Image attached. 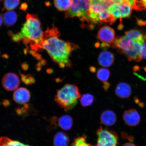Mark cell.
Wrapping results in <instances>:
<instances>
[{
    "label": "cell",
    "mask_w": 146,
    "mask_h": 146,
    "mask_svg": "<svg viewBox=\"0 0 146 146\" xmlns=\"http://www.w3.org/2000/svg\"><path fill=\"white\" fill-rule=\"evenodd\" d=\"M72 2V0H54V5L60 11H66L70 8Z\"/></svg>",
    "instance_id": "obj_20"
},
{
    "label": "cell",
    "mask_w": 146,
    "mask_h": 146,
    "mask_svg": "<svg viewBox=\"0 0 146 146\" xmlns=\"http://www.w3.org/2000/svg\"><path fill=\"white\" fill-rule=\"evenodd\" d=\"M110 74L109 69L105 68L99 69L97 72V77L98 80L103 82V87L106 91L108 89L110 86V84L108 82Z\"/></svg>",
    "instance_id": "obj_15"
},
{
    "label": "cell",
    "mask_w": 146,
    "mask_h": 146,
    "mask_svg": "<svg viewBox=\"0 0 146 146\" xmlns=\"http://www.w3.org/2000/svg\"><path fill=\"white\" fill-rule=\"evenodd\" d=\"M114 60L113 54L109 51L105 50L100 53L98 61L100 66L106 68L111 66L114 63Z\"/></svg>",
    "instance_id": "obj_12"
},
{
    "label": "cell",
    "mask_w": 146,
    "mask_h": 146,
    "mask_svg": "<svg viewBox=\"0 0 146 146\" xmlns=\"http://www.w3.org/2000/svg\"><path fill=\"white\" fill-rule=\"evenodd\" d=\"M91 0H72L70 8L65 13L66 18L78 17L82 22H90L89 14Z\"/></svg>",
    "instance_id": "obj_5"
},
{
    "label": "cell",
    "mask_w": 146,
    "mask_h": 146,
    "mask_svg": "<svg viewBox=\"0 0 146 146\" xmlns=\"http://www.w3.org/2000/svg\"><path fill=\"white\" fill-rule=\"evenodd\" d=\"M97 135L96 146H117L118 145L117 135L113 131L101 127L98 129Z\"/></svg>",
    "instance_id": "obj_6"
},
{
    "label": "cell",
    "mask_w": 146,
    "mask_h": 146,
    "mask_svg": "<svg viewBox=\"0 0 146 146\" xmlns=\"http://www.w3.org/2000/svg\"><path fill=\"white\" fill-rule=\"evenodd\" d=\"M44 32L42 30L41 21L38 16L28 13L26 21L21 31L16 34L9 32V35L12 41L19 43L22 40L27 48L29 45L31 50L37 52L43 50L42 44Z\"/></svg>",
    "instance_id": "obj_2"
},
{
    "label": "cell",
    "mask_w": 146,
    "mask_h": 146,
    "mask_svg": "<svg viewBox=\"0 0 146 146\" xmlns=\"http://www.w3.org/2000/svg\"><path fill=\"white\" fill-rule=\"evenodd\" d=\"M98 39L101 44L98 45L102 48L107 49L110 47L114 48L115 34L113 29L108 26H104L100 29L97 34Z\"/></svg>",
    "instance_id": "obj_7"
},
{
    "label": "cell",
    "mask_w": 146,
    "mask_h": 146,
    "mask_svg": "<svg viewBox=\"0 0 146 146\" xmlns=\"http://www.w3.org/2000/svg\"><path fill=\"white\" fill-rule=\"evenodd\" d=\"M94 100V97L92 94H86L81 96L80 98V102L83 106L88 107L92 105Z\"/></svg>",
    "instance_id": "obj_22"
},
{
    "label": "cell",
    "mask_w": 146,
    "mask_h": 146,
    "mask_svg": "<svg viewBox=\"0 0 146 146\" xmlns=\"http://www.w3.org/2000/svg\"><path fill=\"white\" fill-rule=\"evenodd\" d=\"M22 67L24 70H26L28 69L29 68L28 65L27 64L25 63H23L22 64Z\"/></svg>",
    "instance_id": "obj_29"
},
{
    "label": "cell",
    "mask_w": 146,
    "mask_h": 146,
    "mask_svg": "<svg viewBox=\"0 0 146 146\" xmlns=\"http://www.w3.org/2000/svg\"><path fill=\"white\" fill-rule=\"evenodd\" d=\"M123 146H136L135 144L131 143H127L123 145Z\"/></svg>",
    "instance_id": "obj_31"
},
{
    "label": "cell",
    "mask_w": 146,
    "mask_h": 146,
    "mask_svg": "<svg viewBox=\"0 0 146 146\" xmlns=\"http://www.w3.org/2000/svg\"><path fill=\"white\" fill-rule=\"evenodd\" d=\"M30 94L25 88L21 87L16 89L14 93L13 98L16 103L24 104L27 103L30 100Z\"/></svg>",
    "instance_id": "obj_11"
},
{
    "label": "cell",
    "mask_w": 146,
    "mask_h": 146,
    "mask_svg": "<svg viewBox=\"0 0 146 146\" xmlns=\"http://www.w3.org/2000/svg\"><path fill=\"white\" fill-rule=\"evenodd\" d=\"M81 96L76 85L67 84L57 91L55 100L60 107L68 111L74 108Z\"/></svg>",
    "instance_id": "obj_4"
},
{
    "label": "cell",
    "mask_w": 146,
    "mask_h": 146,
    "mask_svg": "<svg viewBox=\"0 0 146 146\" xmlns=\"http://www.w3.org/2000/svg\"><path fill=\"white\" fill-rule=\"evenodd\" d=\"M132 8L127 1L121 3H113L109 6V12L115 19L126 18L130 16Z\"/></svg>",
    "instance_id": "obj_8"
},
{
    "label": "cell",
    "mask_w": 146,
    "mask_h": 146,
    "mask_svg": "<svg viewBox=\"0 0 146 146\" xmlns=\"http://www.w3.org/2000/svg\"><path fill=\"white\" fill-rule=\"evenodd\" d=\"M0 146H30L21 142L13 140L7 137L0 138Z\"/></svg>",
    "instance_id": "obj_21"
},
{
    "label": "cell",
    "mask_w": 146,
    "mask_h": 146,
    "mask_svg": "<svg viewBox=\"0 0 146 146\" xmlns=\"http://www.w3.org/2000/svg\"><path fill=\"white\" fill-rule=\"evenodd\" d=\"M27 5L26 4V3H24L21 5V10H26L27 8Z\"/></svg>",
    "instance_id": "obj_30"
},
{
    "label": "cell",
    "mask_w": 146,
    "mask_h": 146,
    "mask_svg": "<svg viewBox=\"0 0 146 146\" xmlns=\"http://www.w3.org/2000/svg\"><path fill=\"white\" fill-rule=\"evenodd\" d=\"M124 121L127 125L131 127H135L140 123V117L137 111L131 109L125 111L123 115Z\"/></svg>",
    "instance_id": "obj_10"
},
{
    "label": "cell",
    "mask_w": 146,
    "mask_h": 146,
    "mask_svg": "<svg viewBox=\"0 0 146 146\" xmlns=\"http://www.w3.org/2000/svg\"><path fill=\"white\" fill-rule=\"evenodd\" d=\"M112 3V4L113 3H121L123 2L127 1V0H107Z\"/></svg>",
    "instance_id": "obj_28"
},
{
    "label": "cell",
    "mask_w": 146,
    "mask_h": 146,
    "mask_svg": "<svg viewBox=\"0 0 146 146\" xmlns=\"http://www.w3.org/2000/svg\"><path fill=\"white\" fill-rule=\"evenodd\" d=\"M126 36L135 41L145 42L146 41V35H145L140 31L132 30L127 31L125 32Z\"/></svg>",
    "instance_id": "obj_19"
},
{
    "label": "cell",
    "mask_w": 146,
    "mask_h": 146,
    "mask_svg": "<svg viewBox=\"0 0 146 146\" xmlns=\"http://www.w3.org/2000/svg\"><path fill=\"white\" fill-rule=\"evenodd\" d=\"M20 74L22 81L25 84L29 85L35 83V78L32 74L25 75L21 74Z\"/></svg>",
    "instance_id": "obj_26"
},
{
    "label": "cell",
    "mask_w": 146,
    "mask_h": 146,
    "mask_svg": "<svg viewBox=\"0 0 146 146\" xmlns=\"http://www.w3.org/2000/svg\"><path fill=\"white\" fill-rule=\"evenodd\" d=\"M0 1H1V0H0Z\"/></svg>",
    "instance_id": "obj_34"
},
{
    "label": "cell",
    "mask_w": 146,
    "mask_h": 146,
    "mask_svg": "<svg viewBox=\"0 0 146 146\" xmlns=\"http://www.w3.org/2000/svg\"><path fill=\"white\" fill-rule=\"evenodd\" d=\"M17 19V14L15 12L9 11L5 12L3 16L4 25L8 27L12 26L15 24Z\"/></svg>",
    "instance_id": "obj_17"
},
{
    "label": "cell",
    "mask_w": 146,
    "mask_h": 146,
    "mask_svg": "<svg viewBox=\"0 0 146 146\" xmlns=\"http://www.w3.org/2000/svg\"><path fill=\"white\" fill-rule=\"evenodd\" d=\"M116 96L121 98H126L129 97L132 93V89L128 84L121 82L118 84L115 89Z\"/></svg>",
    "instance_id": "obj_13"
},
{
    "label": "cell",
    "mask_w": 146,
    "mask_h": 146,
    "mask_svg": "<svg viewBox=\"0 0 146 146\" xmlns=\"http://www.w3.org/2000/svg\"><path fill=\"white\" fill-rule=\"evenodd\" d=\"M60 33L54 25L44 32L42 48L47 51L51 59L61 68L70 67V59L73 52L78 48L76 44L63 40Z\"/></svg>",
    "instance_id": "obj_1"
},
{
    "label": "cell",
    "mask_w": 146,
    "mask_h": 146,
    "mask_svg": "<svg viewBox=\"0 0 146 146\" xmlns=\"http://www.w3.org/2000/svg\"><path fill=\"white\" fill-rule=\"evenodd\" d=\"M140 56L141 59H146V42L142 44L140 50Z\"/></svg>",
    "instance_id": "obj_27"
},
{
    "label": "cell",
    "mask_w": 146,
    "mask_h": 146,
    "mask_svg": "<svg viewBox=\"0 0 146 146\" xmlns=\"http://www.w3.org/2000/svg\"><path fill=\"white\" fill-rule=\"evenodd\" d=\"M20 84L18 76L13 73H9L5 74L2 80V84L3 88L9 91L16 90Z\"/></svg>",
    "instance_id": "obj_9"
},
{
    "label": "cell",
    "mask_w": 146,
    "mask_h": 146,
    "mask_svg": "<svg viewBox=\"0 0 146 146\" xmlns=\"http://www.w3.org/2000/svg\"><path fill=\"white\" fill-rule=\"evenodd\" d=\"M69 141L68 135L63 132H59L55 135L53 143L54 146H68Z\"/></svg>",
    "instance_id": "obj_16"
},
{
    "label": "cell",
    "mask_w": 146,
    "mask_h": 146,
    "mask_svg": "<svg viewBox=\"0 0 146 146\" xmlns=\"http://www.w3.org/2000/svg\"><path fill=\"white\" fill-rule=\"evenodd\" d=\"M20 0H5L3 10H12L19 5Z\"/></svg>",
    "instance_id": "obj_23"
},
{
    "label": "cell",
    "mask_w": 146,
    "mask_h": 146,
    "mask_svg": "<svg viewBox=\"0 0 146 146\" xmlns=\"http://www.w3.org/2000/svg\"><path fill=\"white\" fill-rule=\"evenodd\" d=\"M3 21V18L2 17L1 15L0 14V27H1V25H2Z\"/></svg>",
    "instance_id": "obj_33"
},
{
    "label": "cell",
    "mask_w": 146,
    "mask_h": 146,
    "mask_svg": "<svg viewBox=\"0 0 146 146\" xmlns=\"http://www.w3.org/2000/svg\"><path fill=\"white\" fill-rule=\"evenodd\" d=\"M100 120L103 125L111 126L116 123V116L112 111L106 110L102 113L100 116Z\"/></svg>",
    "instance_id": "obj_14"
},
{
    "label": "cell",
    "mask_w": 146,
    "mask_h": 146,
    "mask_svg": "<svg viewBox=\"0 0 146 146\" xmlns=\"http://www.w3.org/2000/svg\"><path fill=\"white\" fill-rule=\"evenodd\" d=\"M132 8L136 11L145 10L142 3L140 0H127Z\"/></svg>",
    "instance_id": "obj_24"
},
{
    "label": "cell",
    "mask_w": 146,
    "mask_h": 146,
    "mask_svg": "<svg viewBox=\"0 0 146 146\" xmlns=\"http://www.w3.org/2000/svg\"><path fill=\"white\" fill-rule=\"evenodd\" d=\"M71 146H93L88 143L85 136L78 137L75 140Z\"/></svg>",
    "instance_id": "obj_25"
},
{
    "label": "cell",
    "mask_w": 146,
    "mask_h": 146,
    "mask_svg": "<svg viewBox=\"0 0 146 146\" xmlns=\"http://www.w3.org/2000/svg\"><path fill=\"white\" fill-rule=\"evenodd\" d=\"M143 4L145 8V10H146V0H140Z\"/></svg>",
    "instance_id": "obj_32"
},
{
    "label": "cell",
    "mask_w": 146,
    "mask_h": 146,
    "mask_svg": "<svg viewBox=\"0 0 146 146\" xmlns=\"http://www.w3.org/2000/svg\"><path fill=\"white\" fill-rule=\"evenodd\" d=\"M58 125L64 130H69L73 125V119L69 115H64L60 117L58 120Z\"/></svg>",
    "instance_id": "obj_18"
},
{
    "label": "cell",
    "mask_w": 146,
    "mask_h": 146,
    "mask_svg": "<svg viewBox=\"0 0 146 146\" xmlns=\"http://www.w3.org/2000/svg\"><path fill=\"white\" fill-rule=\"evenodd\" d=\"M144 42L135 41L125 35L116 38L114 48L117 49L120 53L125 55L129 61L138 62L141 60L140 50L142 44Z\"/></svg>",
    "instance_id": "obj_3"
}]
</instances>
